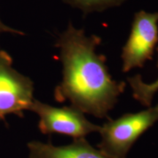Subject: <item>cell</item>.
<instances>
[{
  "instance_id": "cell-6",
  "label": "cell",
  "mask_w": 158,
  "mask_h": 158,
  "mask_svg": "<svg viewBox=\"0 0 158 158\" xmlns=\"http://www.w3.org/2000/svg\"><path fill=\"white\" fill-rule=\"evenodd\" d=\"M27 147L29 158H111L94 149L84 138L62 147L37 141L29 142Z\"/></svg>"
},
{
  "instance_id": "cell-5",
  "label": "cell",
  "mask_w": 158,
  "mask_h": 158,
  "mask_svg": "<svg viewBox=\"0 0 158 158\" xmlns=\"http://www.w3.org/2000/svg\"><path fill=\"white\" fill-rule=\"evenodd\" d=\"M157 43L158 13H135L129 38L122 48V72L143 68L147 60L152 59Z\"/></svg>"
},
{
  "instance_id": "cell-3",
  "label": "cell",
  "mask_w": 158,
  "mask_h": 158,
  "mask_svg": "<svg viewBox=\"0 0 158 158\" xmlns=\"http://www.w3.org/2000/svg\"><path fill=\"white\" fill-rule=\"evenodd\" d=\"M13 58L0 50V121L6 124V116L15 114L24 117L23 111L30 110L34 102V84L29 77L12 67Z\"/></svg>"
},
{
  "instance_id": "cell-4",
  "label": "cell",
  "mask_w": 158,
  "mask_h": 158,
  "mask_svg": "<svg viewBox=\"0 0 158 158\" xmlns=\"http://www.w3.org/2000/svg\"><path fill=\"white\" fill-rule=\"evenodd\" d=\"M30 110L38 115V128L44 135L57 133L78 139L99 132L101 127L89 121L83 112L73 106L56 108L35 99Z\"/></svg>"
},
{
  "instance_id": "cell-8",
  "label": "cell",
  "mask_w": 158,
  "mask_h": 158,
  "mask_svg": "<svg viewBox=\"0 0 158 158\" xmlns=\"http://www.w3.org/2000/svg\"><path fill=\"white\" fill-rule=\"evenodd\" d=\"M73 7H77L85 14L92 12H102L110 7L121 5L126 0H63Z\"/></svg>"
},
{
  "instance_id": "cell-7",
  "label": "cell",
  "mask_w": 158,
  "mask_h": 158,
  "mask_svg": "<svg viewBox=\"0 0 158 158\" xmlns=\"http://www.w3.org/2000/svg\"><path fill=\"white\" fill-rule=\"evenodd\" d=\"M158 54V47L157 48ZM158 68V61H157ZM127 81L133 90V98L144 106L150 107L155 94L158 92V78L152 84H146L139 74L127 78Z\"/></svg>"
},
{
  "instance_id": "cell-9",
  "label": "cell",
  "mask_w": 158,
  "mask_h": 158,
  "mask_svg": "<svg viewBox=\"0 0 158 158\" xmlns=\"http://www.w3.org/2000/svg\"><path fill=\"white\" fill-rule=\"evenodd\" d=\"M2 32H11V33H14V34H17V35H24L22 31L16 30V29H14L11 27H7L5 24H4L2 23V21L0 20V34Z\"/></svg>"
},
{
  "instance_id": "cell-2",
  "label": "cell",
  "mask_w": 158,
  "mask_h": 158,
  "mask_svg": "<svg viewBox=\"0 0 158 158\" xmlns=\"http://www.w3.org/2000/svg\"><path fill=\"white\" fill-rule=\"evenodd\" d=\"M158 121V104L135 114L109 119L100 127L101 141L98 147L111 158H126L136 140Z\"/></svg>"
},
{
  "instance_id": "cell-1",
  "label": "cell",
  "mask_w": 158,
  "mask_h": 158,
  "mask_svg": "<svg viewBox=\"0 0 158 158\" xmlns=\"http://www.w3.org/2000/svg\"><path fill=\"white\" fill-rule=\"evenodd\" d=\"M100 43V37L86 36L84 29L69 23L56 43L60 50L63 78L55 89L54 98L59 102L68 100L84 114L109 120L108 112L115 106L126 84L112 79L106 56L96 54Z\"/></svg>"
}]
</instances>
